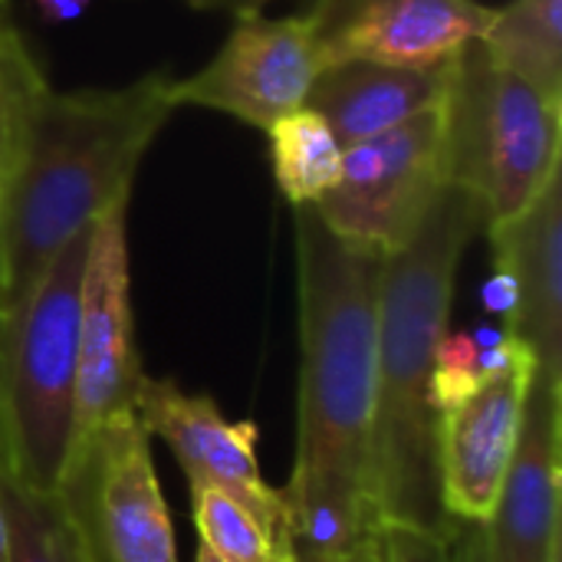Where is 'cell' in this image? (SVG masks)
Returning <instances> with one entry per match:
<instances>
[{"instance_id":"obj_1","label":"cell","mask_w":562,"mask_h":562,"mask_svg":"<svg viewBox=\"0 0 562 562\" xmlns=\"http://www.w3.org/2000/svg\"><path fill=\"white\" fill-rule=\"evenodd\" d=\"M293 214L300 408L283 501L293 560L323 562L382 530L369 474L385 257L342 240L316 204H300Z\"/></svg>"},{"instance_id":"obj_2","label":"cell","mask_w":562,"mask_h":562,"mask_svg":"<svg viewBox=\"0 0 562 562\" xmlns=\"http://www.w3.org/2000/svg\"><path fill=\"white\" fill-rule=\"evenodd\" d=\"M175 109L168 72L119 89L59 92L30 63L0 221V319L33 293L79 231L132 194L135 171Z\"/></svg>"},{"instance_id":"obj_3","label":"cell","mask_w":562,"mask_h":562,"mask_svg":"<svg viewBox=\"0 0 562 562\" xmlns=\"http://www.w3.org/2000/svg\"><path fill=\"white\" fill-rule=\"evenodd\" d=\"M487 231L484 204L461 184H448L418 231L382 263L379 286V375L372 425V507L379 527L451 540L454 520L441 501L438 425L431 372L448 333L458 267Z\"/></svg>"},{"instance_id":"obj_4","label":"cell","mask_w":562,"mask_h":562,"mask_svg":"<svg viewBox=\"0 0 562 562\" xmlns=\"http://www.w3.org/2000/svg\"><path fill=\"white\" fill-rule=\"evenodd\" d=\"M92 227L49 263L33 293L0 319V471L56 494L72 458L79 296Z\"/></svg>"},{"instance_id":"obj_5","label":"cell","mask_w":562,"mask_h":562,"mask_svg":"<svg viewBox=\"0 0 562 562\" xmlns=\"http://www.w3.org/2000/svg\"><path fill=\"white\" fill-rule=\"evenodd\" d=\"M562 102L491 63L474 40L448 92L451 181L487 211V224L520 214L562 168Z\"/></svg>"},{"instance_id":"obj_6","label":"cell","mask_w":562,"mask_h":562,"mask_svg":"<svg viewBox=\"0 0 562 562\" xmlns=\"http://www.w3.org/2000/svg\"><path fill=\"white\" fill-rule=\"evenodd\" d=\"M448 184L451 155L445 95L438 105L372 138L346 145L339 181L316 211L342 240L385 257L418 231Z\"/></svg>"},{"instance_id":"obj_7","label":"cell","mask_w":562,"mask_h":562,"mask_svg":"<svg viewBox=\"0 0 562 562\" xmlns=\"http://www.w3.org/2000/svg\"><path fill=\"white\" fill-rule=\"evenodd\" d=\"M125 217L128 198L105 207L92 224L86 254L79 296L72 458L89 451L109 428L135 415L138 385L145 379L135 346Z\"/></svg>"},{"instance_id":"obj_8","label":"cell","mask_w":562,"mask_h":562,"mask_svg":"<svg viewBox=\"0 0 562 562\" xmlns=\"http://www.w3.org/2000/svg\"><path fill=\"white\" fill-rule=\"evenodd\" d=\"M319 72L323 53L310 13H247L237 16L207 66L188 79H175V102L214 109L267 132L306 105Z\"/></svg>"},{"instance_id":"obj_9","label":"cell","mask_w":562,"mask_h":562,"mask_svg":"<svg viewBox=\"0 0 562 562\" xmlns=\"http://www.w3.org/2000/svg\"><path fill=\"white\" fill-rule=\"evenodd\" d=\"M323 69L336 63H385L431 69L458 59L484 36L494 7L477 0H313Z\"/></svg>"},{"instance_id":"obj_10","label":"cell","mask_w":562,"mask_h":562,"mask_svg":"<svg viewBox=\"0 0 562 562\" xmlns=\"http://www.w3.org/2000/svg\"><path fill=\"white\" fill-rule=\"evenodd\" d=\"M66 477L86 491L102 562H178L175 524L151 464V435L138 415L76 454Z\"/></svg>"},{"instance_id":"obj_11","label":"cell","mask_w":562,"mask_h":562,"mask_svg":"<svg viewBox=\"0 0 562 562\" xmlns=\"http://www.w3.org/2000/svg\"><path fill=\"white\" fill-rule=\"evenodd\" d=\"M135 415L148 435H158L178 458L188 491L217 487L290 530L283 491H273L257 464V425L231 422L211 395L184 392L171 379H142Z\"/></svg>"},{"instance_id":"obj_12","label":"cell","mask_w":562,"mask_h":562,"mask_svg":"<svg viewBox=\"0 0 562 562\" xmlns=\"http://www.w3.org/2000/svg\"><path fill=\"white\" fill-rule=\"evenodd\" d=\"M533 375L537 366H517L487 379L468 402L441 415L438 474L441 501L454 524H487L494 517Z\"/></svg>"},{"instance_id":"obj_13","label":"cell","mask_w":562,"mask_h":562,"mask_svg":"<svg viewBox=\"0 0 562 562\" xmlns=\"http://www.w3.org/2000/svg\"><path fill=\"white\" fill-rule=\"evenodd\" d=\"M562 382L533 375L520 438L494 507L484 524L497 562H557L560 553Z\"/></svg>"},{"instance_id":"obj_14","label":"cell","mask_w":562,"mask_h":562,"mask_svg":"<svg viewBox=\"0 0 562 562\" xmlns=\"http://www.w3.org/2000/svg\"><path fill=\"white\" fill-rule=\"evenodd\" d=\"M494 270L514 283L507 333L537 362V375L562 382V168L514 217L487 224Z\"/></svg>"},{"instance_id":"obj_15","label":"cell","mask_w":562,"mask_h":562,"mask_svg":"<svg viewBox=\"0 0 562 562\" xmlns=\"http://www.w3.org/2000/svg\"><path fill=\"white\" fill-rule=\"evenodd\" d=\"M454 66L458 59L431 69L385 66L366 59L336 63L316 76L306 95V109L323 115L346 148L438 105L451 92Z\"/></svg>"},{"instance_id":"obj_16","label":"cell","mask_w":562,"mask_h":562,"mask_svg":"<svg viewBox=\"0 0 562 562\" xmlns=\"http://www.w3.org/2000/svg\"><path fill=\"white\" fill-rule=\"evenodd\" d=\"M0 501L10 562H102L79 481H63L56 494H36L0 471Z\"/></svg>"},{"instance_id":"obj_17","label":"cell","mask_w":562,"mask_h":562,"mask_svg":"<svg viewBox=\"0 0 562 562\" xmlns=\"http://www.w3.org/2000/svg\"><path fill=\"white\" fill-rule=\"evenodd\" d=\"M477 43L491 63L562 102V0H510Z\"/></svg>"},{"instance_id":"obj_18","label":"cell","mask_w":562,"mask_h":562,"mask_svg":"<svg viewBox=\"0 0 562 562\" xmlns=\"http://www.w3.org/2000/svg\"><path fill=\"white\" fill-rule=\"evenodd\" d=\"M270 135V165L283 198L300 204H319L339 181L342 145L313 109H296L267 128Z\"/></svg>"},{"instance_id":"obj_19","label":"cell","mask_w":562,"mask_h":562,"mask_svg":"<svg viewBox=\"0 0 562 562\" xmlns=\"http://www.w3.org/2000/svg\"><path fill=\"white\" fill-rule=\"evenodd\" d=\"M191 524L201 550L221 562H296L290 530L217 487H191Z\"/></svg>"},{"instance_id":"obj_20","label":"cell","mask_w":562,"mask_h":562,"mask_svg":"<svg viewBox=\"0 0 562 562\" xmlns=\"http://www.w3.org/2000/svg\"><path fill=\"white\" fill-rule=\"evenodd\" d=\"M33 63L23 36L10 26L7 13H0V221L7 184L16 161V135H20V86Z\"/></svg>"},{"instance_id":"obj_21","label":"cell","mask_w":562,"mask_h":562,"mask_svg":"<svg viewBox=\"0 0 562 562\" xmlns=\"http://www.w3.org/2000/svg\"><path fill=\"white\" fill-rule=\"evenodd\" d=\"M389 562H451V540L415 533V530H382Z\"/></svg>"},{"instance_id":"obj_22","label":"cell","mask_w":562,"mask_h":562,"mask_svg":"<svg viewBox=\"0 0 562 562\" xmlns=\"http://www.w3.org/2000/svg\"><path fill=\"white\" fill-rule=\"evenodd\" d=\"M451 562H497L484 524H458L451 537Z\"/></svg>"},{"instance_id":"obj_23","label":"cell","mask_w":562,"mask_h":562,"mask_svg":"<svg viewBox=\"0 0 562 562\" xmlns=\"http://www.w3.org/2000/svg\"><path fill=\"white\" fill-rule=\"evenodd\" d=\"M514 300H517L514 283H510L504 273H497V270H494L491 283L484 286V303H487V310H494V313H501V316L507 319V316L514 313Z\"/></svg>"},{"instance_id":"obj_24","label":"cell","mask_w":562,"mask_h":562,"mask_svg":"<svg viewBox=\"0 0 562 562\" xmlns=\"http://www.w3.org/2000/svg\"><path fill=\"white\" fill-rule=\"evenodd\" d=\"M33 3L46 23H69V20H79L92 0H33Z\"/></svg>"},{"instance_id":"obj_25","label":"cell","mask_w":562,"mask_h":562,"mask_svg":"<svg viewBox=\"0 0 562 562\" xmlns=\"http://www.w3.org/2000/svg\"><path fill=\"white\" fill-rule=\"evenodd\" d=\"M323 562H389V557H385L382 530H379V533H372V537H366V540H362V543H356L352 550H346V553H339V557H333V560H323Z\"/></svg>"},{"instance_id":"obj_26","label":"cell","mask_w":562,"mask_h":562,"mask_svg":"<svg viewBox=\"0 0 562 562\" xmlns=\"http://www.w3.org/2000/svg\"><path fill=\"white\" fill-rule=\"evenodd\" d=\"M188 3L194 10H227L234 16H247V13H260L273 0H188Z\"/></svg>"},{"instance_id":"obj_27","label":"cell","mask_w":562,"mask_h":562,"mask_svg":"<svg viewBox=\"0 0 562 562\" xmlns=\"http://www.w3.org/2000/svg\"><path fill=\"white\" fill-rule=\"evenodd\" d=\"M0 562H10V527H7L3 501H0Z\"/></svg>"},{"instance_id":"obj_28","label":"cell","mask_w":562,"mask_h":562,"mask_svg":"<svg viewBox=\"0 0 562 562\" xmlns=\"http://www.w3.org/2000/svg\"><path fill=\"white\" fill-rule=\"evenodd\" d=\"M0 13H7V0H0Z\"/></svg>"},{"instance_id":"obj_29","label":"cell","mask_w":562,"mask_h":562,"mask_svg":"<svg viewBox=\"0 0 562 562\" xmlns=\"http://www.w3.org/2000/svg\"><path fill=\"white\" fill-rule=\"evenodd\" d=\"M557 562H562V557H560V560H557Z\"/></svg>"}]
</instances>
